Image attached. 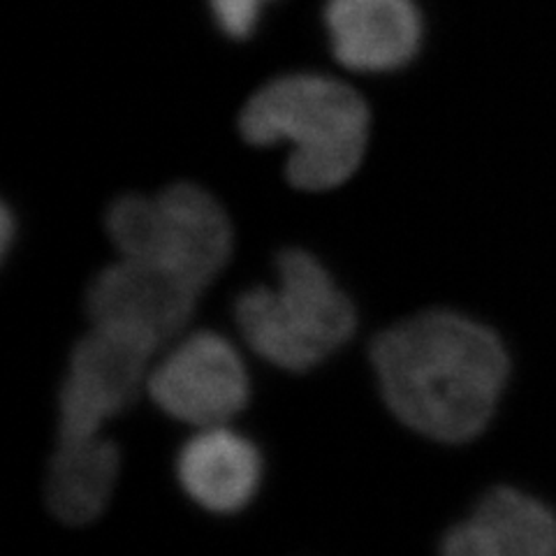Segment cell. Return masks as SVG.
<instances>
[{
	"mask_svg": "<svg viewBox=\"0 0 556 556\" xmlns=\"http://www.w3.org/2000/svg\"><path fill=\"white\" fill-rule=\"evenodd\" d=\"M369 359L396 420L443 445L480 439L513 378V355L496 329L450 308L382 329Z\"/></svg>",
	"mask_w": 556,
	"mask_h": 556,
	"instance_id": "obj_1",
	"label": "cell"
},
{
	"mask_svg": "<svg viewBox=\"0 0 556 556\" xmlns=\"http://www.w3.org/2000/svg\"><path fill=\"white\" fill-rule=\"evenodd\" d=\"M253 147L288 142L286 177L306 193L343 186L369 147L371 112L351 86L323 75H288L263 86L239 116Z\"/></svg>",
	"mask_w": 556,
	"mask_h": 556,
	"instance_id": "obj_2",
	"label": "cell"
},
{
	"mask_svg": "<svg viewBox=\"0 0 556 556\" xmlns=\"http://www.w3.org/2000/svg\"><path fill=\"white\" fill-rule=\"evenodd\" d=\"M276 286H253L235 300V323L255 355L276 369L304 374L353 339L357 311L320 260L283 249Z\"/></svg>",
	"mask_w": 556,
	"mask_h": 556,
	"instance_id": "obj_3",
	"label": "cell"
},
{
	"mask_svg": "<svg viewBox=\"0 0 556 556\" xmlns=\"http://www.w3.org/2000/svg\"><path fill=\"white\" fill-rule=\"evenodd\" d=\"M104 230L118 257L167 269L200 290L228 267L235 249L230 216L195 184H174L153 198L114 200Z\"/></svg>",
	"mask_w": 556,
	"mask_h": 556,
	"instance_id": "obj_4",
	"label": "cell"
},
{
	"mask_svg": "<svg viewBox=\"0 0 556 556\" xmlns=\"http://www.w3.org/2000/svg\"><path fill=\"white\" fill-rule=\"evenodd\" d=\"M161 345L124 327L91 325L70 353L59 392V439L102 433L112 417L126 413L147 392Z\"/></svg>",
	"mask_w": 556,
	"mask_h": 556,
	"instance_id": "obj_5",
	"label": "cell"
},
{
	"mask_svg": "<svg viewBox=\"0 0 556 556\" xmlns=\"http://www.w3.org/2000/svg\"><path fill=\"white\" fill-rule=\"evenodd\" d=\"M147 392L172 420L220 427L247 408L251 378L230 339L212 329L181 334L153 364Z\"/></svg>",
	"mask_w": 556,
	"mask_h": 556,
	"instance_id": "obj_6",
	"label": "cell"
},
{
	"mask_svg": "<svg viewBox=\"0 0 556 556\" xmlns=\"http://www.w3.org/2000/svg\"><path fill=\"white\" fill-rule=\"evenodd\" d=\"M200 294V288L177 274L118 257L91 281L86 316L91 325L124 327L165 348L184 334Z\"/></svg>",
	"mask_w": 556,
	"mask_h": 556,
	"instance_id": "obj_7",
	"label": "cell"
},
{
	"mask_svg": "<svg viewBox=\"0 0 556 556\" xmlns=\"http://www.w3.org/2000/svg\"><path fill=\"white\" fill-rule=\"evenodd\" d=\"M439 556H556V503L494 484L443 533Z\"/></svg>",
	"mask_w": 556,
	"mask_h": 556,
	"instance_id": "obj_8",
	"label": "cell"
},
{
	"mask_svg": "<svg viewBox=\"0 0 556 556\" xmlns=\"http://www.w3.org/2000/svg\"><path fill=\"white\" fill-rule=\"evenodd\" d=\"M325 26L337 61L355 73H390L422 42L415 0H327Z\"/></svg>",
	"mask_w": 556,
	"mask_h": 556,
	"instance_id": "obj_9",
	"label": "cell"
},
{
	"mask_svg": "<svg viewBox=\"0 0 556 556\" xmlns=\"http://www.w3.org/2000/svg\"><path fill=\"white\" fill-rule=\"evenodd\" d=\"M177 480L202 510L235 515L260 490L263 455L251 439L228 425L198 429L179 450Z\"/></svg>",
	"mask_w": 556,
	"mask_h": 556,
	"instance_id": "obj_10",
	"label": "cell"
},
{
	"mask_svg": "<svg viewBox=\"0 0 556 556\" xmlns=\"http://www.w3.org/2000/svg\"><path fill=\"white\" fill-rule=\"evenodd\" d=\"M118 471V445L102 433L86 439H59L45 484L51 515L67 527L91 525L110 506Z\"/></svg>",
	"mask_w": 556,
	"mask_h": 556,
	"instance_id": "obj_11",
	"label": "cell"
},
{
	"mask_svg": "<svg viewBox=\"0 0 556 556\" xmlns=\"http://www.w3.org/2000/svg\"><path fill=\"white\" fill-rule=\"evenodd\" d=\"M271 0H208L216 24L235 40H247L257 26L260 12Z\"/></svg>",
	"mask_w": 556,
	"mask_h": 556,
	"instance_id": "obj_12",
	"label": "cell"
},
{
	"mask_svg": "<svg viewBox=\"0 0 556 556\" xmlns=\"http://www.w3.org/2000/svg\"><path fill=\"white\" fill-rule=\"evenodd\" d=\"M0 228H3V253H8L10 247H12L14 230H16V225H14V218H12V212H10L8 204L3 206V223H0Z\"/></svg>",
	"mask_w": 556,
	"mask_h": 556,
	"instance_id": "obj_13",
	"label": "cell"
}]
</instances>
